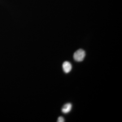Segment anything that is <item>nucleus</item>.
<instances>
[{"label": "nucleus", "mask_w": 122, "mask_h": 122, "mask_svg": "<svg viewBox=\"0 0 122 122\" xmlns=\"http://www.w3.org/2000/svg\"><path fill=\"white\" fill-rule=\"evenodd\" d=\"M86 56V52L84 50L80 49L74 53L73 57L74 60L77 62H81L83 61Z\"/></svg>", "instance_id": "1"}, {"label": "nucleus", "mask_w": 122, "mask_h": 122, "mask_svg": "<svg viewBox=\"0 0 122 122\" xmlns=\"http://www.w3.org/2000/svg\"><path fill=\"white\" fill-rule=\"evenodd\" d=\"M62 68L65 73H68L70 72L72 69V65L70 62L66 61L62 64Z\"/></svg>", "instance_id": "2"}, {"label": "nucleus", "mask_w": 122, "mask_h": 122, "mask_svg": "<svg viewBox=\"0 0 122 122\" xmlns=\"http://www.w3.org/2000/svg\"><path fill=\"white\" fill-rule=\"evenodd\" d=\"M72 108V105L71 103H67L63 106L61 109L63 113H69Z\"/></svg>", "instance_id": "3"}, {"label": "nucleus", "mask_w": 122, "mask_h": 122, "mask_svg": "<svg viewBox=\"0 0 122 122\" xmlns=\"http://www.w3.org/2000/svg\"><path fill=\"white\" fill-rule=\"evenodd\" d=\"M57 122H64V118H63L62 117H61V116H60V117H59L58 118V119H57Z\"/></svg>", "instance_id": "4"}]
</instances>
